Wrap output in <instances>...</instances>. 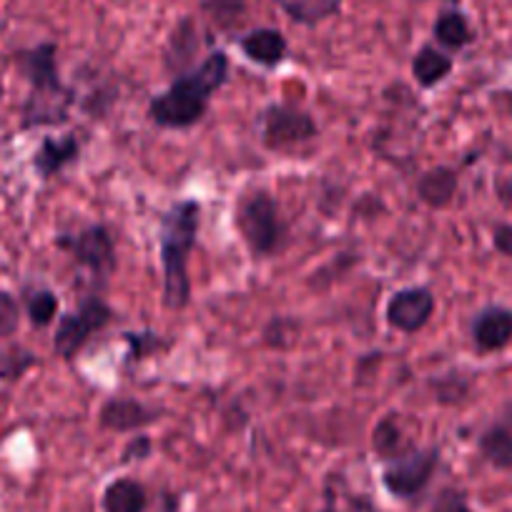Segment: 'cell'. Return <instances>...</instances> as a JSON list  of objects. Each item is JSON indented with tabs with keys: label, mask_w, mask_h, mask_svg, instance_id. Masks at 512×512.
<instances>
[{
	"label": "cell",
	"mask_w": 512,
	"mask_h": 512,
	"mask_svg": "<svg viewBox=\"0 0 512 512\" xmlns=\"http://www.w3.org/2000/svg\"><path fill=\"white\" fill-rule=\"evenodd\" d=\"M229 71V56L224 51H211L191 71L176 76L164 93L151 98V123H156L159 128H169V131H184V128L196 126L209 111L211 98L226 86Z\"/></svg>",
	"instance_id": "cell-1"
},
{
	"label": "cell",
	"mask_w": 512,
	"mask_h": 512,
	"mask_svg": "<svg viewBox=\"0 0 512 512\" xmlns=\"http://www.w3.org/2000/svg\"><path fill=\"white\" fill-rule=\"evenodd\" d=\"M58 46L53 41L16 51L13 63L28 83V98L21 111L23 128L61 126L68 121L76 91L61 81L58 73Z\"/></svg>",
	"instance_id": "cell-2"
},
{
	"label": "cell",
	"mask_w": 512,
	"mask_h": 512,
	"mask_svg": "<svg viewBox=\"0 0 512 512\" xmlns=\"http://www.w3.org/2000/svg\"><path fill=\"white\" fill-rule=\"evenodd\" d=\"M201 226V204L181 199L166 209L159 221V254L164 269V304L171 312H181L191 302L189 256L194 251Z\"/></svg>",
	"instance_id": "cell-3"
},
{
	"label": "cell",
	"mask_w": 512,
	"mask_h": 512,
	"mask_svg": "<svg viewBox=\"0 0 512 512\" xmlns=\"http://www.w3.org/2000/svg\"><path fill=\"white\" fill-rule=\"evenodd\" d=\"M236 229L254 259L279 254L287 244V221L267 189H251L236 204Z\"/></svg>",
	"instance_id": "cell-4"
},
{
	"label": "cell",
	"mask_w": 512,
	"mask_h": 512,
	"mask_svg": "<svg viewBox=\"0 0 512 512\" xmlns=\"http://www.w3.org/2000/svg\"><path fill=\"white\" fill-rule=\"evenodd\" d=\"M113 317L116 314H113L111 304L103 302L98 294H88V297L78 302L73 312L63 314L58 319L56 334H53V352L61 359H66V362H71L91 342L93 334L101 332L103 327L113 322Z\"/></svg>",
	"instance_id": "cell-5"
},
{
	"label": "cell",
	"mask_w": 512,
	"mask_h": 512,
	"mask_svg": "<svg viewBox=\"0 0 512 512\" xmlns=\"http://www.w3.org/2000/svg\"><path fill=\"white\" fill-rule=\"evenodd\" d=\"M56 246L71 254L73 262L91 274L96 284H108L111 274L116 272V246H113L111 231L103 224H91L76 234L56 236Z\"/></svg>",
	"instance_id": "cell-6"
},
{
	"label": "cell",
	"mask_w": 512,
	"mask_h": 512,
	"mask_svg": "<svg viewBox=\"0 0 512 512\" xmlns=\"http://www.w3.org/2000/svg\"><path fill=\"white\" fill-rule=\"evenodd\" d=\"M259 134L269 151H289L317 139L319 126L302 108L272 103L259 113Z\"/></svg>",
	"instance_id": "cell-7"
},
{
	"label": "cell",
	"mask_w": 512,
	"mask_h": 512,
	"mask_svg": "<svg viewBox=\"0 0 512 512\" xmlns=\"http://www.w3.org/2000/svg\"><path fill=\"white\" fill-rule=\"evenodd\" d=\"M440 465V447H427V450H412L407 455L397 457L382 472L384 490L397 500H415L435 477Z\"/></svg>",
	"instance_id": "cell-8"
},
{
	"label": "cell",
	"mask_w": 512,
	"mask_h": 512,
	"mask_svg": "<svg viewBox=\"0 0 512 512\" xmlns=\"http://www.w3.org/2000/svg\"><path fill=\"white\" fill-rule=\"evenodd\" d=\"M435 307L437 302L432 289L407 287L392 294L390 302H387V309H384V319L397 332L417 334L430 324Z\"/></svg>",
	"instance_id": "cell-9"
},
{
	"label": "cell",
	"mask_w": 512,
	"mask_h": 512,
	"mask_svg": "<svg viewBox=\"0 0 512 512\" xmlns=\"http://www.w3.org/2000/svg\"><path fill=\"white\" fill-rule=\"evenodd\" d=\"M159 410L134 400V397H113L98 410V427L108 432H136L159 422Z\"/></svg>",
	"instance_id": "cell-10"
},
{
	"label": "cell",
	"mask_w": 512,
	"mask_h": 512,
	"mask_svg": "<svg viewBox=\"0 0 512 512\" xmlns=\"http://www.w3.org/2000/svg\"><path fill=\"white\" fill-rule=\"evenodd\" d=\"M470 337L477 352H502L512 342V309L502 307V304H490V307L480 309L472 319Z\"/></svg>",
	"instance_id": "cell-11"
},
{
	"label": "cell",
	"mask_w": 512,
	"mask_h": 512,
	"mask_svg": "<svg viewBox=\"0 0 512 512\" xmlns=\"http://www.w3.org/2000/svg\"><path fill=\"white\" fill-rule=\"evenodd\" d=\"M239 48L256 66L277 68L287 58L289 43L284 38V33L277 31V28H256V31H249L246 36H241Z\"/></svg>",
	"instance_id": "cell-12"
},
{
	"label": "cell",
	"mask_w": 512,
	"mask_h": 512,
	"mask_svg": "<svg viewBox=\"0 0 512 512\" xmlns=\"http://www.w3.org/2000/svg\"><path fill=\"white\" fill-rule=\"evenodd\" d=\"M81 156V141L73 134L61 136V139H43L38 151L33 154V169L41 176L43 181L53 179V176L61 174L66 166H71L73 161H78Z\"/></svg>",
	"instance_id": "cell-13"
},
{
	"label": "cell",
	"mask_w": 512,
	"mask_h": 512,
	"mask_svg": "<svg viewBox=\"0 0 512 512\" xmlns=\"http://www.w3.org/2000/svg\"><path fill=\"white\" fill-rule=\"evenodd\" d=\"M460 189V174L452 166H432L417 179V196L430 209H447Z\"/></svg>",
	"instance_id": "cell-14"
},
{
	"label": "cell",
	"mask_w": 512,
	"mask_h": 512,
	"mask_svg": "<svg viewBox=\"0 0 512 512\" xmlns=\"http://www.w3.org/2000/svg\"><path fill=\"white\" fill-rule=\"evenodd\" d=\"M201 48V38H199V28L191 18H184L179 26L174 28L169 38V46L164 51V66L169 68L171 73L181 76V73L191 71L196 66L194 58Z\"/></svg>",
	"instance_id": "cell-15"
},
{
	"label": "cell",
	"mask_w": 512,
	"mask_h": 512,
	"mask_svg": "<svg viewBox=\"0 0 512 512\" xmlns=\"http://www.w3.org/2000/svg\"><path fill=\"white\" fill-rule=\"evenodd\" d=\"M103 512H146L149 507V495L146 487L134 477H118L108 482L101 495Z\"/></svg>",
	"instance_id": "cell-16"
},
{
	"label": "cell",
	"mask_w": 512,
	"mask_h": 512,
	"mask_svg": "<svg viewBox=\"0 0 512 512\" xmlns=\"http://www.w3.org/2000/svg\"><path fill=\"white\" fill-rule=\"evenodd\" d=\"M432 36H435L437 46L442 51H462L475 41V31H472L470 21L462 11L452 8V11H442L437 16L435 26H432Z\"/></svg>",
	"instance_id": "cell-17"
},
{
	"label": "cell",
	"mask_w": 512,
	"mask_h": 512,
	"mask_svg": "<svg viewBox=\"0 0 512 512\" xmlns=\"http://www.w3.org/2000/svg\"><path fill=\"white\" fill-rule=\"evenodd\" d=\"M452 56L437 46H422L412 58V78L422 88H435L452 73Z\"/></svg>",
	"instance_id": "cell-18"
},
{
	"label": "cell",
	"mask_w": 512,
	"mask_h": 512,
	"mask_svg": "<svg viewBox=\"0 0 512 512\" xmlns=\"http://www.w3.org/2000/svg\"><path fill=\"white\" fill-rule=\"evenodd\" d=\"M480 455L490 462L495 470H512V425L510 422H495L487 427L477 440Z\"/></svg>",
	"instance_id": "cell-19"
},
{
	"label": "cell",
	"mask_w": 512,
	"mask_h": 512,
	"mask_svg": "<svg viewBox=\"0 0 512 512\" xmlns=\"http://www.w3.org/2000/svg\"><path fill=\"white\" fill-rule=\"evenodd\" d=\"M274 3L299 26H317L339 16L344 0H274Z\"/></svg>",
	"instance_id": "cell-20"
},
{
	"label": "cell",
	"mask_w": 512,
	"mask_h": 512,
	"mask_svg": "<svg viewBox=\"0 0 512 512\" xmlns=\"http://www.w3.org/2000/svg\"><path fill=\"white\" fill-rule=\"evenodd\" d=\"M372 447L374 452L387 462L412 452L410 442L405 440V432H402L400 422L395 420V415H387L384 420L377 422V427H374L372 432Z\"/></svg>",
	"instance_id": "cell-21"
},
{
	"label": "cell",
	"mask_w": 512,
	"mask_h": 512,
	"mask_svg": "<svg viewBox=\"0 0 512 512\" xmlns=\"http://www.w3.org/2000/svg\"><path fill=\"white\" fill-rule=\"evenodd\" d=\"M58 307H61V302H58V297L51 289H36V292L26 297L28 322L36 329H46L58 317Z\"/></svg>",
	"instance_id": "cell-22"
},
{
	"label": "cell",
	"mask_w": 512,
	"mask_h": 512,
	"mask_svg": "<svg viewBox=\"0 0 512 512\" xmlns=\"http://www.w3.org/2000/svg\"><path fill=\"white\" fill-rule=\"evenodd\" d=\"M246 3L249 0H204L201 11L219 28H234L246 16Z\"/></svg>",
	"instance_id": "cell-23"
},
{
	"label": "cell",
	"mask_w": 512,
	"mask_h": 512,
	"mask_svg": "<svg viewBox=\"0 0 512 512\" xmlns=\"http://www.w3.org/2000/svg\"><path fill=\"white\" fill-rule=\"evenodd\" d=\"M36 364V354L23 347H13L0 354V379L3 382H16L28 369Z\"/></svg>",
	"instance_id": "cell-24"
},
{
	"label": "cell",
	"mask_w": 512,
	"mask_h": 512,
	"mask_svg": "<svg viewBox=\"0 0 512 512\" xmlns=\"http://www.w3.org/2000/svg\"><path fill=\"white\" fill-rule=\"evenodd\" d=\"M432 387H435V400L440 405H457L470 392V379L460 377V374H445V377H437Z\"/></svg>",
	"instance_id": "cell-25"
},
{
	"label": "cell",
	"mask_w": 512,
	"mask_h": 512,
	"mask_svg": "<svg viewBox=\"0 0 512 512\" xmlns=\"http://www.w3.org/2000/svg\"><path fill=\"white\" fill-rule=\"evenodd\" d=\"M21 327V304L11 292L0 289V339H8Z\"/></svg>",
	"instance_id": "cell-26"
},
{
	"label": "cell",
	"mask_w": 512,
	"mask_h": 512,
	"mask_svg": "<svg viewBox=\"0 0 512 512\" xmlns=\"http://www.w3.org/2000/svg\"><path fill=\"white\" fill-rule=\"evenodd\" d=\"M430 512H475L467 502L465 492L457 490V487H442L437 492V497L432 500Z\"/></svg>",
	"instance_id": "cell-27"
},
{
	"label": "cell",
	"mask_w": 512,
	"mask_h": 512,
	"mask_svg": "<svg viewBox=\"0 0 512 512\" xmlns=\"http://www.w3.org/2000/svg\"><path fill=\"white\" fill-rule=\"evenodd\" d=\"M287 324H289V319H284V317H274L272 322H269V327L264 329V339H267L269 347H277V349L289 347V339H292L294 334L284 332V327H287Z\"/></svg>",
	"instance_id": "cell-28"
},
{
	"label": "cell",
	"mask_w": 512,
	"mask_h": 512,
	"mask_svg": "<svg viewBox=\"0 0 512 512\" xmlns=\"http://www.w3.org/2000/svg\"><path fill=\"white\" fill-rule=\"evenodd\" d=\"M492 244L502 256L512 259V224H497L492 229Z\"/></svg>",
	"instance_id": "cell-29"
},
{
	"label": "cell",
	"mask_w": 512,
	"mask_h": 512,
	"mask_svg": "<svg viewBox=\"0 0 512 512\" xmlns=\"http://www.w3.org/2000/svg\"><path fill=\"white\" fill-rule=\"evenodd\" d=\"M149 455H151V440L146 435H139L128 442L126 450H123V462L134 460V457L136 460H146Z\"/></svg>",
	"instance_id": "cell-30"
},
{
	"label": "cell",
	"mask_w": 512,
	"mask_h": 512,
	"mask_svg": "<svg viewBox=\"0 0 512 512\" xmlns=\"http://www.w3.org/2000/svg\"><path fill=\"white\" fill-rule=\"evenodd\" d=\"M447 3H452V6H457V3H460V0H447Z\"/></svg>",
	"instance_id": "cell-31"
},
{
	"label": "cell",
	"mask_w": 512,
	"mask_h": 512,
	"mask_svg": "<svg viewBox=\"0 0 512 512\" xmlns=\"http://www.w3.org/2000/svg\"><path fill=\"white\" fill-rule=\"evenodd\" d=\"M319 512H337V510H319Z\"/></svg>",
	"instance_id": "cell-32"
}]
</instances>
